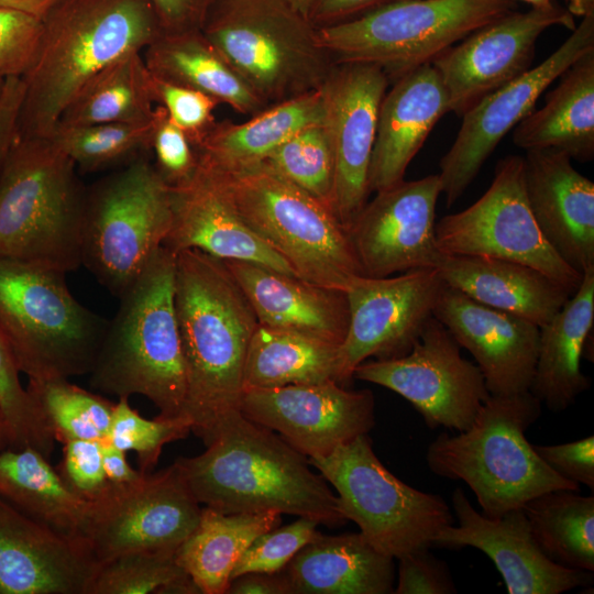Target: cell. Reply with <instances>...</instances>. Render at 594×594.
I'll return each instance as SVG.
<instances>
[{"instance_id": "63", "label": "cell", "mask_w": 594, "mask_h": 594, "mask_svg": "<svg viewBox=\"0 0 594 594\" xmlns=\"http://www.w3.org/2000/svg\"><path fill=\"white\" fill-rule=\"evenodd\" d=\"M4 78L0 77V97H1V94H2V90H3V86H4Z\"/></svg>"}, {"instance_id": "17", "label": "cell", "mask_w": 594, "mask_h": 594, "mask_svg": "<svg viewBox=\"0 0 594 594\" xmlns=\"http://www.w3.org/2000/svg\"><path fill=\"white\" fill-rule=\"evenodd\" d=\"M446 283L437 267L410 270L397 276H355L345 289L349 328L339 345V383L353 378L369 358L396 359L419 339Z\"/></svg>"}, {"instance_id": "27", "label": "cell", "mask_w": 594, "mask_h": 594, "mask_svg": "<svg viewBox=\"0 0 594 594\" xmlns=\"http://www.w3.org/2000/svg\"><path fill=\"white\" fill-rule=\"evenodd\" d=\"M447 112V92L431 63L394 80L380 107L369 173L371 193L405 180L409 163Z\"/></svg>"}, {"instance_id": "7", "label": "cell", "mask_w": 594, "mask_h": 594, "mask_svg": "<svg viewBox=\"0 0 594 594\" xmlns=\"http://www.w3.org/2000/svg\"><path fill=\"white\" fill-rule=\"evenodd\" d=\"M199 164L242 220L300 278L345 292L362 275L349 232L328 206L262 164L231 172Z\"/></svg>"}, {"instance_id": "2", "label": "cell", "mask_w": 594, "mask_h": 594, "mask_svg": "<svg viewBox=\"0 0 594 594\" xmlns=\"http://www.w3.org/2000/svg\"><path fill=\"white\" fill-rule=\"evenodd\" d=\"M207 449L174 463L199 504L226 514L277 512L345 524L338 497L306 455L275 431L242 414L230 419Z\"/></svg>"}, {"instance_id": "57", "label": "cell", "mask_w": 594, "mask_h": 594, "mask_svg": "<svg viewBox=\"0 0 594 594\" xmlns=\"http://www.w3.org/2000/svg\"><path fill=\"white\" fill-rule=\"evenodd\" d=\"M101 457L106 476L111 484L130 483L143 474L130 465L125 458V451L108 441L101 442Z\"/></svg>"}, {"instance_id": "29", "label": "cell", "mask_w": 594, "mask_h": 594, "mask_svg": "<svg viewBox=\"0 0 594 594\" xmlns=\"http://www.w3.org/2000/svg\"><path fill=\"white\" fill-rule=\"evenodd\" d=\"M448 286L495 309L547 324L571 293L542 272L513 261L443 255L437 267Z\"/></svg>"}, {"instance_id": "11", "label": "cell", "mask_w": 594, "mask_h": 594, "mask_svg": "<svg viewBox=\"0 0 594 594\" xmlns=\"http://www.w3.org/2000/svg\"><path fill=\"white\" fill-rule=\"evenodd\" d=\"M170 224V186L139 156L86 191L81 265L119 298L163 246Z\"/></svg>"}, {"instance_id": "46", "label": "cell", "mask_w": 594, "mask_h": 594, "mask_svg": "<svg viewBox=\"0 0 594 594\" xmlns=\"http://www.w3.org/2000/svg\"><path fill=\"white\" fill-rule=\"evenodd\" d=\"M318 525L312 518L298 517L289 525L261 534L235 563L231 580L249 572H280L300 549L318 536Z\"/></svg>"}, {"instance_id": "37", "label": "cell", "mask_w": 594, "mask_h": 594, "mask_svg": "<svg viewBox=\"0 0 594 594\" xmlns=\"http://www.w3.org/2000/svg\"><path fill=\"white\" fill-rule=\"evenodd\" d=\"M329 381L339 383V345L258 323L246 353L244 391Z\"/></svg>"}, {"instance_id": "33", "label": "cell", "mask_w": 594, "mask_h": 594, "mask_svg": "<svg viewBox=\"0 0 594 594\" xmlns=\"http://www.w3.org/2000/svg\"><path fill=\"white\" fill-rule=\"evenodd\" d=\"M544 105L532 110L513 129L519 148H552L572 160L594 157V51L572 64Z\"/></svg>"}, {"instance_id": "15", "label": "cell", "mask_w": 594, "mask_h": 594, "mask_svg": "<svg viewBox=\"0 0 594 594\" xmlns=\"http://www.w3.org/2000/svg\"><path fill=\"white\" fill-rule=\"evenodd\" d=\"M353 378L400 395L428 427L459 432L472 425L491 395L479 366L462 356L459 343L435 316L407 354L364 361Z\"/></svg>"}, {"instance_id": "19", "label": "cell", "mask_w": 594, "mask_h": 594, "mask_svg": "<svg viewBox=\"0 0 594 594\" xmlns=\"http://www.w3.org/2000/svg\"><path fill=\"white\" fill-rule=\"evenodd\" d=\"M389 79L372 64H334L322 85L333 158L332 211L348 230L371 194L370 164L381 102Z\"/></svg>"}, {"instance_id": "41", "label": "cell", "mask_w": 594, "mask_h": 594, "mask_svg": "<svg viewBox=\"0 0 594 594\" xmlns=\"http://www.w3.org/2000/svg\"><path fill=\"white\" fill-rule=\"evenodd\" d=\"M201 594L176 550L136 551L99 564L88 594Z\"/></svg>"}, {"instance_id": "3", "label": "cell", "mask_w": 594, "mask_h": 594, "mask_svg": "<svg viewBox=\"0 0 594 594\" xmlns=\"http://www.w3.org/2000/svg\"><path fill=\"white\" fill-rule=\"evenodd\" d=\"M163 28L148 0H59L43 20L25 90L20 136H50L84 85L122 55L143 50Z\"/></svg>"}, {"instance_id": "47", "label": "cell", "mask_w": 594, "mask_h": 594, "mask_svg": "<svg viewBox=\"0 0 594 594\" xmlns=\"http://www.w3.org/2000/svg\"><path fill=\"white\" fill-rule=\"evenodd\" d=\"M151 148L162 178L176 186L189 179L198 167V155L187 134L156 105L152 119Z\"/></svg>"}, {"instance_id": "49", "label": "cell", "mask_w": 594, "mask_h": 594, "mask_svg": "<svg viewBox=\"0 0 594 594\" xmlns=\"http://www.w3.org/2000/svg\"><path fill=\"white\" fill-rule=\"evenodd\" d=\"M43 20L0 7V77H23L38 52Z\"/></svg>"}, {"instance_id": "56", "label": "cell", "mask_w": 594, "mask_h": 594, "mask_svg": "<svg viewBox=\"0 0 594 594\" xmlns=\"http://www.w3.org/2000/svg\"><path fill=\"white\" fill-rule=\"evenodd\" d=\"M227 594H290L283 572H249L230 581Z\"/></svg>"}, {"instance_id": "30", "label": "cell", "mask_w": 594, "mask_h": 594, "mask_svg": "<svg viewBox=\"0 0 594 594\" xmlns=\"http://www.w3.org/2000/svg\"><path fill=\"white\" fill-rule=\"evenodd\" d=\"M394 571V559L360 532H319L282 570L290 594H389Z\"/></svg>"}, {"instance_id": "6", "label": "cell", "mask_w": 594, "mask_h": 594, "mask_svg": "<svg viewBox=\"0 0 594 594\" xmlns=\"http://www.w3.org/2000/svg\"><path fill=\"white\" fill-rule=\"evenodd\" d=\"M86 191L51 136L16 135L0 172V256L77 270Z\"/></svg>"}, {"instance_id": "58", "label": "cell", "mask_w": 594, "mask_h": 594, "mask_svg": "<svg viewBox=\"0 0 594 594\" xmlns=\"http://www.w3.org/2000/svg\"><path fill=\"white\" fill-rule=\"evenodd\" d=\"M58 2L59 0H0V7L44 20Z\"/></svg>"}, {"instance_id": "9", "label": "cell", "mask_w": 594, "mask_h": 594, "mask_svg": "<svg viewBox=\"0 0 594 594\" xmlns=\"http://www.w3.org/2000/svg\"><path fill=\"white\" fill-rule=\"evenodd\" d=\"M200 31L267 106L320 89L334 66L283 0H216Z\"/></svg>"}, {"instance_id": "12", "label": "cell", "mask_w": 594, "mask_h": 594, "mask_svg": "<svg viewBox=\"0 0 594 594\" xmlns=\"http://www.w3.org/2000/svg\"><path fill=\"white\" fill-rule=\"evenodd\" d=\"M311 466L337 492L339 508L378 552L398 559L430 547L454 516L438 494L416 490L386 469L373 450L369 433L340 444Z\"/></svg>"}, {"instance_id": "25", "label": "cell", "mask_w": 594, "mask_h": 594, "mask_svg": "<svg viewBox=\"0 0 594 594\" xmlns=\"http://www.w3.org/2000/svg\"><path fill=\"white\" fill-rule=\"evenodd\" d=\"M557 150H529L524 180L531 213L547 242L572 268L594 267V183Z\"/></svg>"}, {"instance_id": "44", "label": "cell", "mask_w": 594, "mask_h": 594, "mask_svg": "<svg viewBox=\"0 0 594 594\" xmlns=\"http://www.w3.org/2000/svg\"><path fill=\"white\" fill-rule=\"evenodd\" d=\"M20 369L0 328V410L12 437V448H33L51 458L55 438L34 398L20 380Z\"/></svg>"}, {"instance_id": "48", "label": "cell", "mask_w": 594, "mask_h": 594, "mask_svg": "<svg viewBox=\"0 0 594 594\" xmlns=\"http://www.w3.org/2000/svg\"><path fill=\"white\" fill-rule=\"evenodd\" d=\"M151 85L155 103L165 109L193 145L215 124L213 111L219 103L213 98L152 74Z\"/></svg>"}, {"instance_id": "32", "label": "cell", "mask_w": 594, "mask_h": 594, "mask_svg": "<svg viewBox=\"0 0 594 594\" xmlns=\"http://www.w3.org/2000/svg\"><path fill=\"white\" fill-rule=\"evenodd\" d=\"M324 121L322 88L266 107L241 123L215 122L194 145L202 165L223 172L260 165L301 129Z\"/></svg>"}, {"instance_id": "34", "label": "cell", "mask_w": 594, "mask_h": 594, "mask_svg": "<svg viewBox=\"0 0 594 594\" xmlns=\"http://www.w3.org/2000/svg\"><path fill=\"white\" fill-rule=\"evenodd\" d=\"M142 55L152 75L198 90L235 112L253 116L268 107L200 30L162 32Z\"/></svg>"}, {"instance_id": "43", "label": "cell", "mask_w": 594, "mask_h": 594, "mask_svg": "<svg viewBox=\"0 0 594 594\" xmlns=\"http://www.w3.org/2000/svg\"><path fill=\"white\" fill-rule=\"evenodd\" d=\"M261 164L332 210L334 158L324 122L301 129Z\"/></svg>"}, {"instance_id": "62", "label": "cell", "mask_w": 594, "mask_h": 594, "mask_svg": "<svg viewBox=\"0 0 594 594\" xmlns=\"http://www.w3.org/2000/svg\"><path fill=\"white\" fill-rule=\"evenodd\" d=\"M514 1V0H513ZM531 4V7H544L551 4L552 0H519Z\"/></svg>"}, {"instance_id": "22", "label": "cell", "mask_w": 594, "mask_h": 594, "mask_svg": "<svg viewBox=\"0 0 594 594\" xmlns=\"http://www.w3.org/2000/svg\"><path fill=\"white\" fill-rule=\"evenodd\" d=\"M452 507L458 526L442 528L431 547L481 550L503 576L507 593L560 594L593 583V572L559 565L542 552L522 508L488 518L475 510L461 487L452 494Z\"/></svg>"}, {"instance_id": "42", "label": "cell", "mask_w": 594, "mask_h": 594, "mask_svg": "<svg viewBox=\"0 0 594 594\" xmlns=\"http://www.w3.org/2000/svg\"><path fill=\"white\" fill-rule=\"evenodd\" d=\"M151 134L152 121L57 125L50 136L76 167L94 172L138 158L151 148Z\"/></svg>"}, {"instance_id": "8", "label": "cell", "mask_w": 594, "mask_h": 594, "mask_svg": "<svg viewBox=\"0 0 594 594\" xmlns=\"http://www.w3.org/2000/svg\"><path fill=\"white\" fill-rule=\"evenodd\" d=\"M65 273L0 256V328L29 381L89 374L108 322L70 293Z\"/></svg>"}, {"instance_id": "59", "label": "cell", "mask_w": 594, "mask_h": 594, "mask_svg": "<svg viewBox=\"0 0 594 594\" xmlns=\"http://www.w3.org/2000/svg\"><path fill=\"white\" fill-rule=\"evenodd\" d=\"M568 2V11L573 16L583 18L594 12V0H565Z\"/></svg>"}, {"instance_id": "55", "label": "cell", "mask_w": 594, "mask_h": 594, "mask_svg": "<svg viewBox=\"0 0 594 594\" xmlns=\"http://www.w3.org/2000/svg\"><path fill=\"white\" fill-rule=\"evenodd\" d=\"M395 0H317L309 13L316 26L351 19L373 8Z\"/></svg>"}, {"instance_id": "51", "label": "cell", "mask_w": 594, "mask_h": 594, "mask_svg": "<svg viewBox=\"0 0 594 594\" xmlns=\"http://www.w3.org/2000/svg\"><path fill=\"white\" fill-rule=\"evenodd\" d=\"M419 548L398 558L396 594H454L458 592L448 564Z\"/></svg>"}, {"instance_id": "20", "label": "cell", "mask_w": 594, "mask_h": 594, "mask_svg": "<svg viewBox=\"0 0 594 594\" xmlns=\"http://www.w3.org/2000/svg\"><path fill=\"white\" fill-rule=\"evenodd\" d=\"M374 408L370 389L352 391L334 381L249 388L241 400L243 417L275 431L308 459L369 433Z\"/></svg>"}, {"instance_id": "38", "label": "cell", "mask_w": 594, "mask_h": 594, "mask_svg": "<svg viewBox=\"0 0 594 594\" xmlns=\"http://www.w3.org/2000/svg\"><path fill=\"white\" fill-rule=\"evenodd\" d=\"M155 106L151 73L142 52L133 51L94 75L65 108L57 125L147 123Z\"/></svg>"}, {"instance_id": "60", "label": "cell", "mask_w": 594, "mask_h": 594, "mask_svg": "<svg viewBox=\"0 0 594 594\" xmlns=\"http://www.w3.org/2000/svg\"><path fill=\"white\" fill-rule=\"evenodd\" d=\"M292 9L309 19V13L317 0H283Z\"/></svg>"}, {"instance_id": "24", "label": "cell", "mask_w": 594, "mask_h": 594, "mask_svg": "<svg viewBox=\"0 0 594 594\" xmlns=\"http://www.w3.org/2000/svg\"><path fill=\"white\" fill-rule=\"evenodd\" d=\"M98 568L84 539L50 528L0 496V594H88Z\"/></svg>"}, {"instance_id": "35", "label": "cell", "mask_w": 594, "mask_h": 594, "mask_svg": "<svg viewBox=\"0 0 594 594\" xmlns=\"http://www.w3.org/2000/svg\"><path fill=\"white\" fill-rule=\"evenodd\" d=\"M280 518L277 512L226 514L205 506L176 560L201 594H226L240 557L257 536L279 526Z\"/></svg>"}, {"instance_id": "21", "label": "cell", "mask_w": 594, "mask_h": 594, "mask_svg": "<svg viewBox=\"0 0 594 594\" xmlns=\"http://www.w3.org/2000/svg\"><path fill=\"white\" fill-rule=\"evenodd\" d=\"M442 186L438 174L376 193L349 229L363 276L387 277L438 267L436 206Z\"/></svg>"}, {"instance_id": "5", "label": "cell", "mask_w": 594, "mask_h": 594, "mask_svg": "<svg viewBox=\"0 0 594 594\" xmlns=\"http://www.w3.org/2000/svg\"><path fill=\"white\" fill-rule=\"evenodd\" d=\"M541 405L530 391L490 395L465 431L443 432L430 442L429 470L466 483L488 518L522 508L550 491H579L580 485L552 470L526 438V430L540 417Z\"/></svg>"}, {"instance_id": "4", "label": "cell", "mask_w": 594, "mask_h": 594, "mask_svg": "<svg viewBox=\"0 0 594 594\" xmlns=\"http://www.w3.org/2000/svg\"><path fill=\"white\" fill-rule=\"evenodd\" d=\"M119 300L90 385L118 398L146 397L162 418L183 416L187 380L175 306V254L162 246Z\"/></svg>"}, {"instance_id": "28", "label": "cell", "mask_w": 594, "mask_h": 594, "mask_svg": "<svg viewBox=\"0 0 594 594\" xmlns=\"http://www.w3.org/2000/svg\"><path fill=\"white\" fill-rule=\"evenodd\" d=\"M260 324L340 345L349 328L344 290L242 261H223Z\"/></svg>"}, {"instance_id": "45", "label": "cell", "mask_w": 594, "mask_h": 594, "mask_svg": "<svg viewBox=\"0 0 594 594\" xmlns=\"http://www.w3.org/2000/svg\"><path fill=\"white\" fill-rule=\"evenodd\" d=\"M190 432L184 416L146 419L130 406L129 398L122 397L114 403L107 441L125 452H135L139 470L147 473L157 465L165 444L185 439Z\"/></svg>"}, {"instance_id": "1", "label": "cell", "mask_w": 594, "mask_h": 594, "mask_svg": "<svg viewBox=\"0 0 594 594\" xmlns=\"http://www.w3.org/2000/svg\"><path fill=\"white\" fill-rule=\"evenodd\" d=\"M175 306L187 380L183 416L207 447L241 414L258 321L226 263L198 250L175 254Z\"/></svg>"}, {"instance_id": "13", "label": "cell", "mask_w": 594, "mask_h": 594, "mask_svg": "<svg viewBox=\"0 0 594 594\" xmlns=\"http://www.w3.org/2000/svg\"><path fill=\"white\" fill-rule=\"evenodd\" d=\"M442 255L485 256L531 266L573 294L582 275L569 266L542 235L528 204L524 157L501 160L487 190L470 207L436 222Z\"/></svg>"}, {"instance_id": "39", "label": "cell", "mask_w": 594, "mask_h": 594, "mask_svg": "<svg viewBox=\"0 0 594 594\" xmlns=\"http://www.w3.org/2000/svg\"><path fill=\"white\" fill-rule=\"evenodd\" d=\"M535 540L554 563L594 572V496L554 490L522 506Z\"/></svg>"}, {"instance_id": "61", "label": "cell", "mask_w": 594, "mask_h": 594, "mask_svg": "<svg viewBox=\"0 0 594 594\" xmlns=\"http://www.w3.org/2000/svg\"><path fill=\"white\" fill-rule=\"evenodd\" d=\"M7 448H12V437L7 420L0 410V452Z\"/></svg>"}, {"instance_id": "40", "label": "cell", "mask_w": 594, "mask_h": 594, "mask_svg": "<svg viewBox=\"0 0 594 594\" xmlns=\"http://www.w3.org/2000/svg\"><path fill=\"white\" fill-rule=\"evenodd\" d=\"M26 388L55 441L108 440L113 402L73 384L68 378L29 381Z\"/></svg>"}, {"instance_id": "52", "label": "cell", "mask_w": 594, "mask_h": 594, "mask_svg": "<svg viewBox=\"0 0 594 594\" xmlns=\"http://www.w3.org/2000/svg\"><path fill=\"white\" fill-rule=\"evenodd\" d=\"M538 455L558 474L594 490V437L588 436L575 441L534 446Z\"/></svg>"}, {"instance_id": "36", "label": "cell", "mask_w": 594, "mask_h": 594, "mask_svg": "<svg viewBox=\"0 0 594 594\" xmlns=\"http://www.w3.org/2000/svg\"><path fill=\"white\" fill-rule=\"evenodd\" d=\"M0 496L50 528L80 537L88 501L68 486L40 451L26 447L0 452Z\"/></svg>"}, {"instance_id": "18", "label": "cell", "mask_w": 594, "mask_h": 594, "mask_svg": "<svg viewBox=\"0 0 594 594\" xmlns=\"http://www.w3.org/2000/svg\"><path fill=\"white\" fill-rule=\"evenodd\" d=\"M552 26L572 31L574 16L552 3L525 12L510 11L433 59L450 112L462 116L483 97L527 72L539 36Z\"/></svg>"}, {"instance_id": "23", "label": "cell", "mask_w": 594, "mask_h": 594, "mask_svg": "<svg viewBox=\"0 0 594 594\" xmlns=\"http://www.w3.org/2000/svg\"><path fill=\"white\" fill-rule=\"evenodd\" d=\"M433 316L472 354L491 395L530 389L539 348L537 324L485 306L447 284Z\"/></svg>"}, {"instance_id": "14", "label": "cell", "mask_w": 594, "mask_h": 594, "mask_svg": "<svg viewBox=\"0 0 594 594\" xmlns=\"http://www.w3.org/2000/svg\"><path fill=\"white\" fill-rule=\"evenodd\" d=\"M200 513V504L173 463L130 483L109 482L88 501L80 537L99 564L136 551L177 550Z\"/></svg>"}, {"instance_id": "16", "label": "cell", "mask_w": 594, "mask_h": 594, "mask_svg": "<svg viewBox=\"0 0 594 594\" xmlns=\"http://www.w3.org/2000/svg\"><path fill=\"white\" fill-rule=\"evenodd\" d=\"M568 38L543 62L483 97L463 116L438 174L451 207L471 185L503 138L534 109L546 89L572 64L594 51V12L581 18Z\"/></svg>"}, {"instance_id": "50", "label": "cell", "mask_w": 594, "mask_h": 594, "mask_svg": "<svg viewBox=\"0 0 594 594\" xmlns=\"http://www.w3.org/2000/svg\"><path fill=\"white\" fill-rule=\"evenodd\" d=\"M57 471L68 486L86 501L96 498L109 485L99 441L73 439L64 442Z\"/></svg>"}, {"instance_id": "26", "label": "cell", "mask_w": 594, "mask_h": 594, "mask_svg": "<svg viewBox=\"0 0 594 594\" xmlns=\"http://www.w3.org/2000/svg\"><path fill=\"white\" fill-rule=\"evenodd\" d=\"M170 200L172 224L163 246L174 254L198 250L218 260L254 263L298 276L242 220L199 163L189 179L170 186Z\"/></svg>"}, {"instance_id": "10", "label": "cell", "mask_w": 594, "mask_h": 594, "mask_svg": "<svg viewBox=\"0 0 594 594\" xmlns=\"http://www.w3.org/2000/svg\"><path fill=\"white\" fill-rule=\"evenodd\" d=\"M514 7L513 0H395L317 33L334 64L376 65L394 81Z\"/></svg>"}, {"instance_id": "31", "label": "cell", "mask_w": 594, "mask_h": 594, "mask_svg": "<svg viewBox=\"0 0 594 594\" xmlns=\"http://www.w3.org/2000/svg\"><path fill=\"white\" fill-rule=\"evenodd\" d=\"M593 323L594 267H591L563 307L539 328L538 355L529 391L551 411L566 409L591 387V380L581 371V360L593 334Z\"/></svg>"}, {"instance_id": "53", "label": "cell", "mask_w": 594, "mask_h": 594, "mask_svg": "<svg viewBox=\"0 0 594 594\" xmlns=\"http://www.w3.org/2000/svg\"><path fill=\"white\" fill-rule=\"evenodd\" d=\"M163 32L200 30L216 0H148Z\"/></svg>"}, {"instance_id": "54", "label": "cell", "mask_w": 594, "mask_h": 594, "mask_svg": "<svg viewBox=\"0 0 594 594\" xmlns=\"http://www.w3.org/2000/svg\"><path fill=\"white\" fill-rule=\"evenodd\" d=\"M24 90L25 86L21 77L6 78L0 97V172L18 135V121Z\"/></svg>"}]
</instances>
